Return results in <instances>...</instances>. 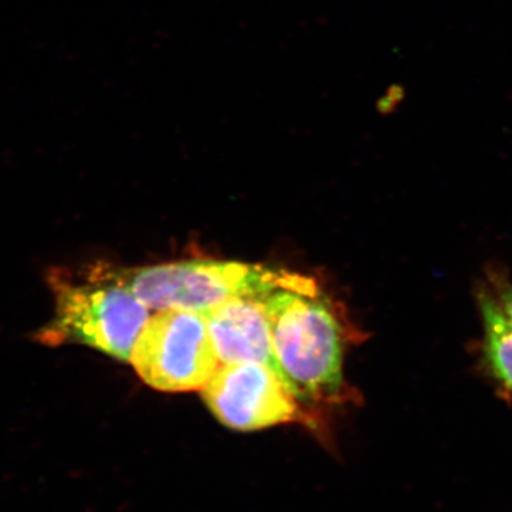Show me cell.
<instances>
[{
    "instance_id": "277c9868",
    "label": "cell",
    "mask_w": 512,
    "mask_h": 512,
    "mask_svg": "<svg viewBox=\"0 0 512 512\" xmlns=\"http://www.w3.org/2000/svg\"><path fill=\"white\" fill-rule=\"evenodd\" d=\"M130 363L160 392L201 390L221 363L201 312L161 309L138 336Z\"/></svg>"
},
{
    "instance_id": "7a4b0ae2",
    "label": "cell",
    "mask_w": 512,
    "mask_h": 512,
    "mask_svg": "<svg viewBox=\"0 0 512 512\" xmlns=\"http://www.w3.org/2000/svg\"><path fill=\"white\" fill-rule=\"evenodd\" d=\"M47 282L55 298V315L37 332V342L55 348L76 343L130 363L151 315L117 269L99 265L80 275L56 268Z\"/></svg>"
},
{
    "instance_id": "3957f363",
    "label": "cell",
    "mask_w": 512,
    "mask_h": 512,
    "mask_svg": "<svg viewBox=\"0 0 512 512\" xmlns=\"http://www.w3.org/2000/svg\"><path fill=\"white\" fill-rule=\"evenodd\" d=\"M289 272L234 261H183L121 269V281L148 309L202 312L234 296H258Z\"/></svg>"
},
{
    "instance_id": "52a82bcc",
    "label": "cell",
    "mask_w": 512,
    "mask_h": 512,
    "mask_svg": "<svg viewBox=\"0 0 512 512\" xmlns=\"http://www.w3.org/2000/svg\"><path fill=\"white\" fill-rule=\"evenodd\" d=\"M201 313L221 365L262 363L276 372L269 323L258 298L234 296Z\"/></svg>"
},
{
    "instance_id": "8992f818",
    "label": "cell",
    "mask_w": 512,
    "mask_h": 512,
    "mask_svg": "<svg viewBox=\"0 0 512 512\" xmlns=\"http://www.w3.org/2000/svg\"><path fill=\"white\" fill-rule=\"evenodd\" d=\"M481 335L476 365L503 400L512 402V278L503 265H490L476 286Z\"/></svg>"
},
{
    "instance_id": "6da1fadb",
    "label": "cell",
    "mask_w": 512,
    "mask_h": 512,
    "mask_svg": "<svg viewBox=\"0 0 512 512\" xmlns=\"http://www.w3.org/2000/svg\"><path fill=\"white\" fill-rule=\"evenodd\" d=\"M258 299L269 323L276 373L293 396L303 403L339 397L345 330L318 284L289 272Z\"/></svg>"
},
{
    "instance_id": "5b68a950",
    "label": "cell",
    "mask_w": 512,
    "mask_h": 512,
    "mask_svg": "<svg viewBox=\"0 0 512 512\" xmlns=\"http://www.w3.org/2000/svg\"><path fill=\"white\" fill-rule=\"evenodd\" d=\"M201 394L215 419L231 430L258 431L295 421L318 427L278 373L262 363L220 365Z\"/></svg>"
}]
</instances>
